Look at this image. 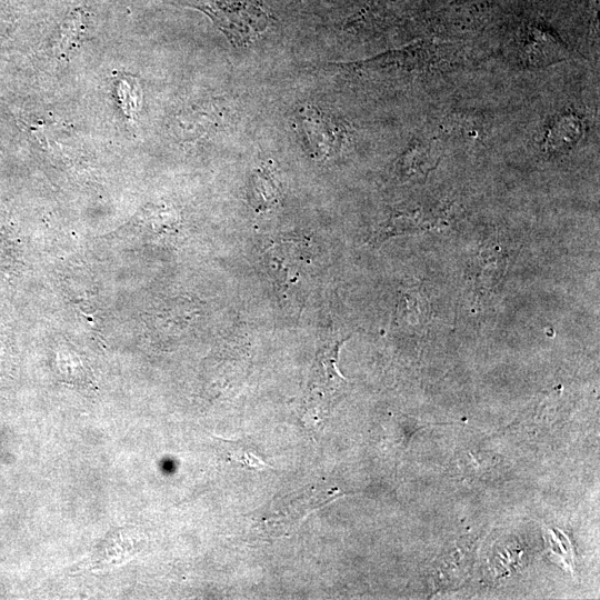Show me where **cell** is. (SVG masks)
<instances>
[{
	"label": "cell",
	"mask_w": 600,
	"mask_h": 600,
	"mask_svg": "<svg viewBox=\"0 0 600 600\" xmlns=\"http://www.w3.org/2000/svg\"><path fill=\"white\" fill-rule=\"evenodd\" d=\"M198 8L239 48L253 43L272 21L261 6L246 0H210Z\"/></svg>",
	"instance_id": "cell-1"
},
{
	"label": "cell",
	"mask_w": 600,
	"mask_h": 600,
	"mask_svg": "<svg viewBox=\"0 0 600 600\" xmlns=\"http://www.w3.org/2000/svg\"><path fill=\"white\" fill-rule=\"evenodd\" d=\"M297 121L312 157L328 159L340 148L342 130L336 120L313 106L298 110Z\"/></svg>",
	"instance_id": "cell-2"
},
{
	"label": "cell",
	"mask_w": 600,
	"mask_h": 600,
	"mask_svg": "<svg viewBox=\"0 0 600 600\" xmlns=\"http://www.w3.org/2000/svg\"><path fill=\"white\" fill-rule=\"evenodd\" d=\"M344 341V338L336 337L320 348L309 386L311 396H329L346 380L337 369L339 350Z\"/></svg>",
	"instance_id": "cell-3"
},
{
	"label": "cell",
	"mask_w": 600,
	"mask_h": 600,
	"mask_svg": "<svg viewBox=\"0 0 600 600\" xmlns=\"http://www.w3.org/2000/svg\"><path fill=\"white\" fill-rule=\"evenodd\" d=\"M309 260V246L301 240H281L269 250L271 268L282 282L297 279Z\"/></svg>",
	"instance_id": "cell-4"
},
{
	"label": "cell",
	"mask_w": 600,
	"mask_h": 600,
	"mask_svg": "<svg viewBox=\"0 0 600 600\" xmlns=\"http://www.w3.org/2000/svg\"><path fill=\"white\" fill-rule=\"evenodd\" d=\"M498 242L482 246L476 260L474 288L477 292L490 293L497 288L506 271L508 256Z\"/></svg>",
	"instance_id": "cell-5"
},
{
	"label": "cell",
	"mask_w": 600,
	"mask_h": 600,
	"mask_svg": "<svg viewBox=\"0 0 600 600\" xmlns=\"http://www.w3.org/2000/svg\"><path fill=\"white\" fill-rule=\"evenodd\" d=\"M251 193L257 209H270L279 201L280 187L269 169L261 168L253 173Z\"/></svg>",
	"instance_id": "cell-6"
},
{
	"label": "cell",
	"mask_w": 600,
	"mask_h": 600,
	"mask_svg": "<svg viewBox=\"0 0 600 600\" xmlns=\"http://www.w3.org/2000/svg\"><path fill=\"white\" fill-rule=\"evenodd\" d=\"M219 442L221 443L223 454L230 462L258 470L272 468L258 454L256 446L249 439L236 441L219 439Z\"/></svg>",
	"instance_id": "cell-7"
}]
</instances>
